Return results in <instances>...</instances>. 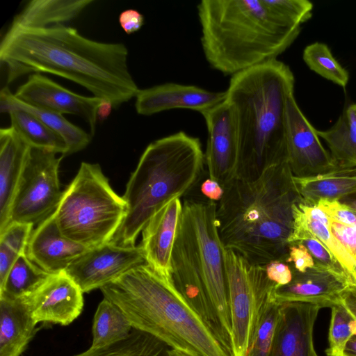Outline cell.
<instances>
[{
	"instance_id": "1",
	"label": "cell",
	"mask_w": 356,
	"mask_h": 356,
	"mask_svg": "<svg viewBox=\"0 0 356 356\" xmlns=\"http://www.w3.org/2000/svg\"><path fill=\"white\" fill-rule=\"evenodd\" d=\"M122 43L87 38L63 24L43 28H8L0 44V60L10 83L30 72L70 80L117 108L136 96L138 88Z\"/></svg>"
},
{
	"instance_id": "2",
	"label": "cell",
	"mask_w": 356,
	"mask_h": 356,
	"mask_svg": "<svg viewBox=\"0 0 356 356\" xmlns=\"http://www.w3.org/2000/svg\"><path fill=\"white\" fill-rule=\"evenodd\" d=\"M286 162L266 169L257 179L235 178L217 204L218 233L226 250L250 263L285 262L293 227V206L302 201Z\"/></svg>"
},
{
	"instance_id": "3",
	"label": "cell",
	"mask_w": 356,
	"mask_h": 356,
	"mask_svg": "<svg viewBox=\"0 0 356 356\" xmlns=\"http://www.w3.org/2000/svg\"><path fill=\"white\" fill-rule=\"evenodd\" d=\"M292 71L273 59L233 75L225 100L233 108L239 154L236 178L252 181L287 163L286 101L294 91Z\"/></svg>"
},
{
	"instance_id": "4",
	"label": "cell",
	"mask_w": 356,
	"mask_h": 356,
	"mask_svg": "<svg viewBox=\"0 0 356 356\" xmlns=\"http://www.w3.org/2000/svg\"><path fill=\"white\" fill-rule=\"evenodd\" d=\"M197 8L206 60L225 75L277 59L301 30L270 0H202Z\"/></svg>"
},
{
	"instance_id": "5",
	"label": "cell",
	"mask_w": 356,
	"mask_h": 356,
	"mask_svg": "<svg viewBox=\"0 0 356 356\" xmlns=\"http://www.w3.org/2000/svg\"><path fill=\"white\" fill-rule=\"evenodd\" d=\"M135 329L189 356H232L174 284L147 264L102 287Z\"/></svg>"
},
{
	"instance_id": "6",
	"label": "cell",
	"mask_w": 356,
	"mask_h": 356,
	"mask_svg": "<svg viewBox=\"0 0 356 356\" xmlns=\"http://www.w3.org/2000/svg\"><path fill=\"white\" fill-rule=\"evenodd\" d=\"M216 209L213 201L184 200L172 255V277L229 352L226 249L218 233Z\"/></svg>"
},
{
	"instance_id": "7",
	"label": "cell",
	"mask_w": 356,
	"mask_h": 356,
	"mask_svg": "<svg viewBox=\"0 0 356 356\" xmlns=\"http://www.w3.org/2000/svg\"><path fill=\"white\" fill-rule=\"evenodd\" d=\"M204 161L199 138L184 131L149 144L127 184L122 196L126 216L111 241L121 246L136 245L151 218L193 187Z\"/></svg>"
},
{
	"instance_id": "8",
	"label": "cell",
	"mask_w": 356,
	"mask_h": 356,
	"mask_svg": "<svg viewBox=\"0 0 356 356\" xmlns=\"http://www.w3.org/2000/svg\"><path fill=\"white\" fill-rule=\"evenodd\" d=\"M127 212L97 163L82 162L54 213L63 236L88 249L111 241Z\"/></svg>"
},
{
	"instance_id": "9",
	"label": "cell",
	"mask_w": 356,
	"mask_h": 356,
	"mask_svg": "<svg viewBox=\"0 0 356 356\" xmlns=\"http://www.w3.org/2000/svg\"><path fill=\"white\" fill-rule=\"evenodd\" d=\"M232 356H247L261 311L276 284L266 266L250 263L232 250H225Z\"/></svg>"
},
{
	"instance_id": "10",
	"label": "cell",
	"mask_w": 356,
	"mask_h": 356,
	"mask_svg": "<svg viewBox=\"0 0 356 356\" xmlns=\"http://www.w3.org/2000/svg\"><path fill=\"white\" fill-rule=\"evenodd\" d=\"M56 154L31 147L12 202L8 225L14 222L38 225L55 212L63 193L58 178L63 156Z\"/></svg>"
},
{
	"instance_id": "11",
	"label": "cell",
	"mask_w": 356,
	"mask_h": 356,
	"mask_svg": "<svg viewBox=\"0 0 356 356\" xmlns=\"http://www.w3.org/2000/svg\"><path fill=\"white\" fill-rule=\"evenodd\" d=\"M147 264L140 245L121 246L111 241L89 249L65 273L83 293L101 289L130 269Z\"/></svg>"
},
{
	"instance_id": "12",
	"label": "cell",
	"mask_w": 356,
	"mask_h": 356,
	"mask_svg": "<svg viewBox=\"0 0 356 356\" xmlns=\"http://www.w3.org/2000/svg\"><path fill=\"white\" fill-rule=\"evenodd\" d=\"M200 113L208 132L204 160L209 178L224 188L237 175L239 146L234 113L225 99Z\"/></svg>"
},
{
	"instance_id": "13",
	"label": "cell",
	"mask_w": 356,
	"mask_h": 356,
	"mask_svg": "<svg viewBox=\"0 0 356 356\" xmlns=\"http://www.w3.org/2000/svg\"><path fill=\"white\" fill-rule=\"evenodd\" d=\"M286 114L287 163L293 175L310 177L338 169L317 130L299 108L293 92L287 98Z\"/></svg>"
},
{
	"instance_id": "14",
	"label": "cell",
	"mask_w": 356,
	"mask_h": 356,
	"mask_svg": "<svg viewBox=\"0 0 356 356\" xmlns=\"http://www.w3.org/2000/svg\"><path fill=\"white\" fill-rule=\"evenodd\" d=\"M14 95L36 108L61 115L79 116L88 124L90 135L95 134L100 98L74 93L39 73L29 75Z\"/></svg>"
},
{
	"instance_id": "15",
	"label": "cell",
	"mask_w": 356,
	"mask_h": 356,
	"mask_svg": "<svg viewBox=\"0 0 356 356\" xmlns=\"http://www.w3.org/2000/svg\"><path fill=\"white\" fill-rule=\"evenodd\" d=\"M292 273L289 284L275 287L274 300L279 305L300 302L331 308L340 303L341 293L351 284L343 273L316 262L305 273Z\"/></svg>"
},
{
	"instance_id": "16",
	"label": "cell",
	"mask_w": 356,
	"mask_h": 356,
	"mask_svg": "<svg viewBox=\"0 0 356 356\" xmlns=\"http://www.w3.org/2000/svg\"><path fill=\"white\" fill-rule=\"evenodd\" d=\"M83 292L65 273L52 274L31 296L25 299L36 323L67 325L81 313Z\"/></svg>"
},
{
	"instance_id": "17",
	"label": "cell",
	"mask_w": 356,
	"mask_h": 356,
	"mask_svg": "<svg viewBox=\"0 0 356 356\" xmlns=\"http://www.w3.org/2000/svg\"><path fill=\"white\" fill-rule=\"evenodd\" d=\"M321 309L307 303L282 304L270 356H318L313 333Z\"/></svg>"
},
{
	"instance_id": "18",
	"label": "cell",
	"mask_w": 356,
	"mask_h": 356,
	"mask_svg": "<svg viewBox=\"0 0 356 356\" xmlns=\"http://www.w3.org/2000/svg\"><path fill=\"white\" fill-rule=\"evenodd\" d=\"M135 97L136 112L143 115H151L173 108H188L202 113L223 102L226 92L167 83L139 89Z\"/></svg>"
},
{
	"instance_id": "19",
	"label": "cell",
	"mask_w": 356,
	"mask_h": 356,
	"mask_svg": "<svg viewBox=\"0 0 356 356\" xmlns=\"http://www.w3.org/2000/svg\"><path fill=\"white\" fill-rule=\"evenodd\" d=\"M88 250L62 234L53 213L33 230L26 254L41 269L57 274L65 272Z\"/></svg>"
},
{
	"instance_id": "20",
	"label": "cell",
	"mask_w": 356,
	"mask_h": 356,
	"mask_svg": "<svg viewBox=\"0 0 356 356\" xmlns=\"http://www.w3.org/2000/svg\"><path fill=\"white\" fill-rule=\"evenodd\" d=\"M183 204L175 198L163 207L142 230V241L147 264L160 274L172 277V255Z\"/></svg>"
},
{
	"instance_id": "21",
	"label": "cell",
	"mask_w": 356,
	"mask_h": 356,
	"mask_svg": "<svg viewBox=\"0 0 356 356\" xmlns=\"http://www.w3.org/2000/svg\"><path fill=\"white\" fill-rule=\"evenodd\" d=\"M31 149L11 126L0 129V234L8 226L12 202Z\"/></svg>"
},
{
	"instance_id": "22",
	"label": "cell",
	"mask_w": 356,
	"mask_h": 356,
	"mask_svg": "<svg viewBox=\"0 0 356 356\" xmlns=\"http://www.w3.org/2000/svg\"><path fill=\"white\" fill-rule=\"evenodd\" d=\"M25 300L0 298V356H20L35 333Z\"/></svg>"
},
{
	"instance_id": "23",
	"label": "cell",
	"mask_w": 356,
	"mask_h": 356,
	"mask_svg": "<svg viewBox=\"0 0 356 356\" xmlns=\"http://www.w3.org/2000/svg\"><path fill=\"white\" fill-rule=\"evenodd\" d=\"M295 186L307 204L320 200H339L356 194V168L336 169L310 177L293 176Z\"/></svg>"
},
{
	"instance_id": "24",
	"label": "cell",
	"mask_w": 356,
	"mask_h": 356,
	"mask_svg": "<svg viewBox=\"0 0 356 356\" xmlns=\"http://www.w3.org/2000/svg\"><path fill=\"white\" fill-rule=\"evenodd\" d=\"M92 0H33L14 17L9 28H43L76 17Z\"/></svg>"
},
{
	"instance_id": "25",
	"label": "cell",
	"mask_w": 356,
	"mask_h": 356,
	"mask_svg": "<svg viewBox=\"0 0 356 356\" xmlns=\"http://www.w3.org/2000/svg\"><path fill=\"white\" fill-rule=\"evenodd\" d=\"M0 106L2 113H8L13 109H20L36 116L63 137L68 147L67 154L84 149L90 142L92 136L90 134L71 123L63 115L36 108L20 101L8 87L1 90Z\"/></svg>"
},
{
	"instance_id": "26",
	"label": "cell",
	"mask_w": 356,
	"mask_h": 356,
	"mask_svg": "<svg viewBox=\"0 0 356 356\" xmlns=\"http://www.w3.org/2000/svg\"><path fill=\"white\" fill-rule=\"evenodd\" d=\"M338 168H356V115L350 105L330 129L317 130Z\"/></svg>"
},
{
	"instance_id": "27",
	"label": "cell",
	"mask_w": 356,
	"mask_h": 356,
	"mask_svg": "<svg viewBox=\"0 0 356 356\" xmlns=\"http://www.w3.org/2000/svg\"><path fill=\"white\" fill-rule=\"evenodd\" d=\"M8 113L10 126L29 146L67 155L68 147L63 137L36 116L20 109H13Z\"/></svg>"
},
{
	"instance_id": "28",
	"label": "cell",
	"mask_w": 356,
	"mask_h": 356,
	"mask_svg": "<svg viewBox=\"0 0 356 356\" xmlns=\"http://www.w3.org/2000/svg\"><path fill=\"white\" fill-rule=\"evenodd\" d=\"M52 274L41 269L21 254L0 286V298L25 300L35 293Z\"/></svg>"
},
{
	"instance_id": "29",
	"label": "cell",
	"mask_w": 356,
	"mask_h": 356,
	"mask_svg": "<svg viewBox=\"0 0 356 356\" xmlns=\"http://www.w3.org/2000/svg\"><path fill=\"white\" fill-rule=\"evenodd\" d=\"M132 329L122 310L104 298L94 316L91 348H102L120 341L127 337Z\"/></svg>"
},
{
	"instance_id": "30",
	"label": "cell",
	"mask_w": 356,
	"mask_h": 356,
	"mask_svg": "<svg viewBox=\"0 0 356 356\" xmlns=\"http://www.w3.org/2000/svg\"><path fill=\"white\" fill-rule=\"evenodd\" d=\"M171 348L164 342L133 327L125 339L105 347L93 348L75 356H170Z\"/></svg>"
},
{
	"instance_id": "31",
	"label": "cell",
	"mask_w": 356,
	"mask_h": 356,
	"mask_svg": "<svg viewBox=\"0 0 356 356\" xmlns=\"http://www.w3.org/2000/svg\"><path fill=\"white\" fill-rule=\"evenodd\" d=\"M281 305L275 302L274 293L259 314L247 356H270L275 343Z\"/></svg>"
},
{
	"instance_id": "32",
	"label": "cell",
	"mask_w": 356,
	"mask_h": 356,
	"mask_svg": "<svg viewBox=\"0 0 356 356\" xmlns=\"http://www.w3.org/2000/svg\"><path fill=\"white\" fill-rule=\"evenodd\" d=\"M302 58L310 70L343 88L346 87L348 73L325 44L316 42L309 44L304 49Z\"/></svg>"
},
{
	"instance_id": "33",
	"label": "cell",
	"mask_w": 356,
	"mask_h": 356,
	"mask_svg": "<svg viewBox=\"0 0 356 356\" xmlns=\"http://www.w3.org/2000/svg\"><path fill=\"white\" fill-rule=\"evenodd\" d=\"M300 202L298 204L299 207L313 234L326 247L350 283L356 284V259L334 236L325 225L319 220L309 218L305 213L301 207Z\"/></svg>"
},
{
	"instance_id": "34",
	"label": "cell",
	"mask_w": 356,
	"mask_h": 356,
	"mask_svg": "<svg viewBox=\"0 0 356 356\" xmlns=\"http://www.w3.org/2000/svg\"><path fill=\"white\" fill-rule=\"evenodd\" d=\"M356 335V320L341 304L331 307L327 356H343L346 344Z\"/></svg>"
},
{
	"instance_id": "35",
	"label": "cell",
	"mask_w": 356,
	"mask_h": 356,
	"mask_svg": "<svg viewBox=\"0 0 356 356\" xmlns=\"http://www.w3.org/2000/svg\"><path fill=\"white\" fill-rule=\"evenodd\" d=\"M34 225L31 223H10L0 234V243H4L17 254L26 252Z\"/></svg>"
},
{
	"instance_id": "36",
	"label": "cell",
	"mask_w": 356,
	"mask_h": 356,
	"mask_svg": "<svg viewBox=\"0 0 356 356\" xmlns=\"http://www.w3.org/2000/svg\"><path fill=\"white\" fill-rule=\"evenodd\" d=\"M298 243L306 246L315 262L332 270L343 273L326 247L313 234L309 227L298 235Z\"/></svg>"
},
{
	"instance_id": "37",
	"label": "cell",
	"mask_w": 356,
	"mask_h": 356,
	"mask_svg": "<svg viewBox=\"0 0 356 356\" xmlns=\"http://www.w3.org/2000/svg\"><path fill=\"white\" fill-rule=\"evenodd\" d=\"M315 205L332 220L345 225H356V213L339 200H320Z\"/></svg>"
},
{
	"instance_id": "38",
	"label": "cell",
	"mask_w": 356,
	"mask_h": 356,
	"mask_svg": "<svg viewBox=\"0 0 356 356\" xmlns=\"http://www.w3.org/2000/svg\"><path fill=\"white\" fill-rule=\"evenodd\" d=\"M330 231L356 259V225H345L330 220Z\"/></svg>"
},
{
	"instance_id": "39",
	"label": "cell",
	"mask_w": 356,
	"mask_h": 356,
	"mask_svg": "<svg viewBox=\"0 0 356 356\" xmlns=\"http://www.w3.org/2000/svg\"><path fill=\"white\" fill-rule=\"evenodd\" d=\"M285 262L293 263V269L300 273H305L315 266V261L312 255L306 246L301 243L289 245V253Z\"/></svg>"
},
{
	"instance_id": "40",
	"label": "cell",
	"mask_w": 356,
	"mask_h": 356,
	"mask_svg": "<svg viewBox=\"0 0 356 356\" xmlns=\"http://www.w3.org/2000/svg\"><path fill=\"white\" fill-rule=\"evenodd\" d=\"M266 270L268 279L277 286L286 285L292 280V270L284 261H272L266 266Z\"/></svg>"
},
{
	"instance_id": "41",
	"label": "cell",
	"mask_w": 356,
	"mask_h": 356,
	"mask_svg": "<svg viewBox=\"0 0 356 356\" xmlns=\"http://www.w3.org/2000/svg\"><path fill=\"white\" fill-rule=\"evenodd\" d=\"M144 16L135 9H127L119 15V23L124 31L131 34L138 31L144 24Z\"/></svg>"
},
{
	"instance_id": "42",
	"label": "cell",
	"mask_w": 356,
	"mask_h": 356,
	"mask_svg": "<svg viewBox=\"0 0 356 356\" xmlns=\"http://www.w3.org/2000/svg\"><path fill=\"white\" fill-rule=\"evenodd\" d=\"M19 255L4 243H0V286Z\"/></svg>"
},
{
	"instance_id": "43",
	"label": "cell",
	"mask_w": 356,
	"mask_h": 356,
	"mask_svg": "<svg viewBox=\"0 0 356 356\" xmlns=\"http://www.w3.org/2000/svg\"><path fill=\"white\" fill-rule=\"evenodd\" d=\"M340 303L356 320V284H349L341 293Z\"/></svg>"
},
{
	"instance_id": "44",
	"label": "cell",
	"mask_w": 356,
	"mask_h": 356,
	"mask_svg": "<svg viewBox=\"0 0 356 356\" xmlns=\"http://www.w3.org/2000/svg\"><path fill=\"white\" fill-rule=\"evenodd\" d=\"M202 193L211 201H220L223 195V188L216 181L209 178L201 186Z\"/></svg>"
},
{
	"instance_id": "45",
	"label": "cell",
	"mask_w": 356,
	"mask_h": 356,
	"mask_svg": "<svg viewBox=\"0 0 356 356\" xmlns=\"http://www.w3.org/2000/svg\"><path fill=\"white\" fill-rule=\"evenodd\" d=\"M113 108V104L109 100L102 99L97 109V120L100 122L106 120Z\"/></svg>"
},
{
	"instance_id": "46",
	"label": "cell",
	"mask_w": 356,
	"mask_h": 356,
	"mask_svg": "<svg viewBox=\"0 0 356 356\" xmlns=\"http://www.w3.org/2000/svg\"><path fill=\"white\" fill-rule=\"evenodd\" d=\"M343 356H356V335L353 336L346 344Z\"/></svg>"
},
{
	"instance_id": "47",
	"label": "cell",
	"mask_w": 356,
	"mask_h": 356,
	"mask_svg": "<svg viewBox=\"0 0 356 356\" xmlns=\"http://www.w3.org/2000/svg\"><path fill=\"white\" fill-rule=\"evenodd\" d=\"M345 204H346L356 213V198L348 200Z\"/></svg>"
},
{
	"instance_id": "48",
	"label": "cell",
	"mask_w": 356,
	"mask_h": 356,
	"mask_svg": "<svg viewBox=\"0 0 356 356\" xmlns=\"http://www.w3.org/2000/svg\"><path fill=\"white\" fill-rule=\"evenodd\" d=\"M170 356H189L185 353L175 350H170Z\"/></svg>"
},
{
	"instance_id": "49",
	"label": "cell",
	"mask_w": 356,
	"mask_h": 356,
	"mask_svg": "<svg viewBox=\"0 0 356 356\" xmlns=\"http://www.w3.org/2000/svg\"><path fill=\"white\" fill-rule=\"evenodd\" d=\"M350 106L356 115V104H351Z\"/></svg>"
}]
</instances>
